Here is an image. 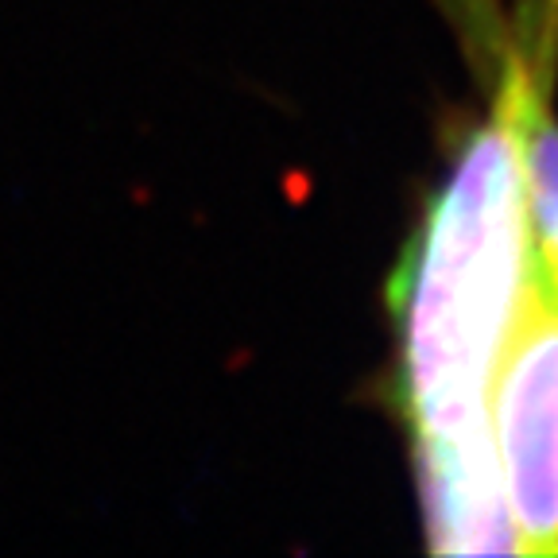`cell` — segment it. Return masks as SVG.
<instances>
[{
    "mask_svg": "<svg viewBox=\"0 0 558 558\" xmlns=\"http://www.w3.org/2000/svg\"><path fill=\"white\" fill-rule=\"evenodd\" d=\"M527 97L532 82L508 70L392 276L411 446L485 435L500 353L539 279L523 171Z\"/></svg>",
    "mask_w": 558,
    "mask_h": 558,
    "instance_id": "6da1fadb",
    "label": "cell"
},
{
    "mask_svg": "<svg viewBox=\"0 0 558 558\" xmlns=\"http://www.w3.org/2000/svg\"><path fill=\"white\" fill-rule=\"evenodd\" d=\"M488 430L520 550L558 555V303L543 279L500 353Z\"/></svg>",
    "mask_w": 558,
    "mask_h": 558,
    "instance_id": "7a4b0ae2",
    "label": "cell"
},
{
    "mask_svg": "<svg viewBox=\"0 0 558 558\" xmlns=\"http://www.w3.org/2000/svg\"><path fill=\"white\" fill-rule=\"evenodd\" d=\"M523 171H527V209H532L539 279L558 303V124L547 121L535 97H527V109H523Z\"/></svg>",
    "mask_w": 558,
    "mask_h": 558,
    "instance_id": "3957f363",
    "label": "cell"
}]
</instances>
